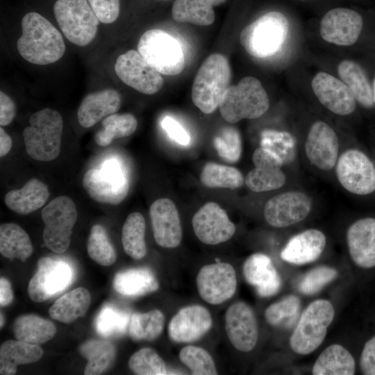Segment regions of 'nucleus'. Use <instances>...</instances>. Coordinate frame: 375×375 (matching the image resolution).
<instances>
[{
	"label": "nucleus",
	"mask_w": 375,
	"mask_h": 375,
	"mask_svg": "<svg viewBox=\"0 0 375 375\" xmlns=\"http://www.w3.org/2000/svg\"><path fill=\"white\" fill-rule=\"evenodd\" d=\"M289 29V22L283 13L269 12L242 30L240 42L250 56L269 58L282 48Z\"/></svg>",
	"instance_id": "5"
},
{
	"label": "nucleus",
	"mask_w": 375,
	"mask_h": 375,
	"mask_svg": "<svg viewBox=\"0 0 375 375\" xmlns=\"http://www.w3.org/2000/svg\"><path fill=\"white\" fill-rule=\"evenodd\" d=\"M201 183L210 188L237 189L244 183L240 171L234 167L216 162H207L200 174Z\"/></svg>",
	"instance_id": "40"
},
{
	"label": "nucleus",
	"mask_w": 375,
	"mask_h": 375,
	"mask_svg": "<svg viewBox=\"0 0 375 375\" xmlns=\"http://www.w3.org/2000/svg\"><path fill=\"white\" fill-rule=\"evenodd\" d=\"M362 25V16L358 12L346 8H336L322 17L319 33L327 42L350 46L358 40Z\"/></svg>",
	"instance_id": "18"
},
{
	"label": "nucleus",
	"mask_w": 375,
	"mask_h": 375,
	"mask_svg": "<svg viewBox=\"0 0 375 375\" xmlns=\"http://www.w3.org/2000/svg\"><path fill=\"white\" fill-rule=\"evenodd\" d=\"M260 147L277 156L283 164L292 162L296 156L295 140L288 132L264 131L261 134Z\"/></svg>",
	"instance_id": "45"
},
{
	"label": "nucleus",
	"mask_w": 375,
	"mask_h": 375,
	"mask_svg": "<svg viewBox=\"0 0 375 375\" xmlns=\"http://www.w3.org/2000/svg\"><path fill=\"white\" fill-rule=\"evenodd\" d=\"M338 272L328 266H319L308 272L299 283V290L307 295L314 294L331 282Z\"/></svg>",
	"instance_id": "49"
},
{
	"label": "nucleus",
	"mask_w": 375,
	"mask_h": 375,
	"mask_svg": "<svg viewBox=\"0 0 375 375\" xmlns=\"http://www.w3.org/2000/svg\"><path fill=\"white\" fill-rule=\"evenodd\" d=\"M335 173L341 185L352 194L367 195L375 192V166L358 149H348L339 157Z\"/></svg>",
	"instance_id": "11"
},
{
	"label": "nucleus",
	"mask_w": 375,
	"mask_h": 375,
	"mask_svg": "<svg viewBox=\"0 0 375 375\" xmlns=\"http://www.w3.org/2000/svg\"><path fill=\"white\" fill-rule=\"evenodd\" d=\"M15 116V106L12 99L4 92H0V125L5 126L12 122Z\"/></svg>",
	"instance_id": "53"
},
{
	"label": "nucleus",
	"mask_w": 375,
	"mask_h": 375,
	"mask_svg": "<svg viewBox=\"0 0 375 375\" xmlns=\"http://www.w3.org/2000/svg\"><path fill=\"white\" fill-rule=\"evenodd\" d=\"M335 315L333 304L326 299H317L310 303L303 312L290 337L293 351L307 355L323 342L329 325Z\"/></svg>",
	"instance_id": "6"
},
{
	"label": "nucleus",
	"mask_w": 375,
	"mask_h": 375,
	"mask_svg": "<svg viewBox=\"0 0 375 375\" xmlns=\"http://www.w3.org/2000/svg\"><path fill=\"white\" fill-rule=\"evenodd\" d=\"M1 322H0V325H1V328L3 326V324H4V317L2 315V312H1Z\"/></svg>",
	"instance_id": "58"
},
{
	"label": "nucleus",
	"mask_w": 375,
	"mask_h": 375,
	"mask_svg": "<svg viewBox=\"0 0 375 375\" xmlns=\"http://www.w3.org/2000/svg\"><path fill=\"white\" fill-rule=\"evenodd\" d=\"M308 160L319 169H331L338 160V138L333 128L322 121L315 122L308 131L305 142Z\"/></svg>",
	"instance_id": "20"
},
{
	"label": "nucleus",
	"mask_w": 375,
	"mask_h": 375,
	"mask_svg": "<svg viewBox=\"0 0 375 375\" xmlns=\"http://www.w3.org/2000/svg\"><path fill=\"white\" fill-rule=\"evenodd\" d=\"M172 16L177 22L199 26L210 25L215 18L213 6L207 0H176Z\"/></svg>",
	"instance_id": "38"
},
{
	"label": "nucleus",
	"mask_w": 375,
	"mask_h": 375,
	"mask_svg": "<svg viewBox=\"0 0 375 375\" xmlns=\"http://www.w3.org/2000/svg\"><path fill=\"white\" fill-rule=\"evenodd\" d=\"M212 319L208 310L200 305L180 309L168 325L169 338L178 343H190L201 338L211 328Z\"/></svg>",
	"instance_id": "22"
},
{
	"label": "nucleus",
	"mask_w": 375,
	"mask_h": 375,
	"mask_svg": "<svg viewBox=\"0 0 375 375\" xmlns=\"http://www.w3.org/2000/svg\"><path fill=\"white\" fill-rule=\"evenodd\" d=\"M269 107V97L260 81L253 76H245L237 85H229L219 108L227 122L235 124L244 119L258 118Z\"/></svg>",
	"instance_id": "4"
},
{
	"label": "nucleus",
	"mask_w": 375,
	"mask_h": 375,
	"mask_svg": "<svg viewBox=\"0 0 375 375\" xmlns=\"http://www.w3.org/2000/svg\"><path fill=\"white\" fill-rule=\"evenodd\" d=\"M113 288L119 294L126 297H140L157 290L158 281L147 267L131 268L117 273Z\"/></svg>",
	"instance_id": "30"
},
{
	"label": "nucleus",
	"mask_w": 375,
	"mask_h": 375,
	"mask_svg": "<svg viewBox=\"0 0 375 375\" xmlns=\"http://www.w3.org/2000/svg\"><path fill=\"white\" fill-rule=\"evenodd\" d=\"M42 355L39 345L19 340L5 341L0 347V374H15L19 365L35 362Z\"/></svg>",
	"instance_id": "29"
},
{
	"label": "nucleus",
	"mask_w": 375,
	"mask_h": 375,
	"mask_svg": "<svg viewBox=\"0 0 375 375\" xmlns=\"http://www.w3.org/2000/svg\"><path fill=\"white\" fill-rule=\"evenodd\" d=\"M301 1H306V0H301Z\"/></svg>",
	"instance_id": "59"
},
{
	"label": "nucleus",
	"mask_w": 375,
	"mask_h": 375,
	"mask_svg": "<svg viewBox=\"0 0 375 375\" xmlns=\"http://www.w3.org/2000/svg\"><path fill=\"white\" fill-rule=\"evenodd\" d=\"M225 330L230 342L238 351H250L257 344L258 328L256 315L244 301H237L226 310Z\"/></svg>",
	"instance_id": "17"
},
{
	"label": "nucleus",
	"mask_w": 375,
	"mask_h": 375,
	"mask_svg": "<svg viewBox=\"0 0 375 375\" xmlns=\"http://www.w3.org/2000/svg\"><path fill=\"white\" fill-rule=\"evenodd\" d=\"M53 13L65 38L84 47L95 38L99 20L87 0H57Z\"/></svg>",
	"instance_id": "7"
},
{
	"label": "nucleus",
	"mask_w": 375,
	"mask_h": 375,
	"mask_svg": "<svg viewBox=\"0 0 375 375\" xmlns=\"http://www.w3.org/2000/svg\"><path fill=\"white\" fill-rule=\"evenodd\" d=\"M213 144L218 155L224 160L235 163L240 160L242 151V139L235 128H222L214 138Z\"/></svg>",
	"instance_id": "48"
},
{
	"label": "nucleus",
	"mask_w": 375,
	"mask_h": 375,
	"mask_svg": "<svg viewBox=\"0 0 375 375\" xmlns=\"http://www.w3.org/2000/svg\"><path fill=\"white\" fill-rule=\"evenodd\" d=\"M101 125L102 128L94 135V141L99 146L106 147L115 139L132 135L137 128L138 121L131 113H114L105 117Z\"/></svg>",
	"instance_id": "39"
},
{
	"label": "nucleus",
	"mask_w": 375,
	"mask_h": 375,
	"mask_svg": "<svg viewBox=\"0 0 375 375\" xmlns=\"http://www.w3.org/2000/svg\"><path fill=\"white\" fill-rule=\"evenodd\" d=\"M12 139L10 136L3 129L0 128V156L3 157L8 153L12 147Z\"/></svg>",
	"instance_id": "55"
},
{
	"label": "nucleus",
	"mask_w": 375,
	"mask_h": 375,
	"mask_svg": "<svg viewBox=\"0 0 375 375\" xmlns=\"http://www.w3.org/2000/svg\"><path fill=\"white\" fill-rule=\"evenodd\" d=\"M0 253L7 258L25 261L33 253V246L27 233L15 223L0 226Z\"/></svg>",
	"instance_id": "36"
},
{
	"label": "nucleus",
	"mask_w": 375,
	"mask_h": 375,
	"mask_svg": "<svg viewBox=\"0 0 375 375\" xmlns=\"http://www.w3.org/2000/svg\"><path fill=\"white\" fill-rule=\"evenodd\" d=\"M73 276V269L67 262L42 257L38 260L37 270L29 281L28 296L34 302L45 301L69 286Z\"/></svg>",
	"instance_id": "12"
},
{
	"label": "nucleus",
	"mask_w": 375,
	"mask_h": 375,
	"mask_svg": "<svg viewBox=\"0 0 375 375\" xmlns=\"http://www.w3.org/2000/svg\"><path fill=\"white\" fill-rule=\"evenodd\" d=\"M57 332L50 320L37 315L18 317L13 323V333L17 340L39 345L51 340Z\"/></svg>",
	"instance_id": "33"
},
{
	"label": "nucleus",
	"mask_w": 375,
	"mask_h": 375,
	"mask_svg": "<svg viewBox=\"0 0 375 375\" xmlns=\"http://www.w3.org/2000/svg\"><path fill=\"white\" fill-rule=\"evenodd\" d=\"M360 367L363 374L375 375V335L364 345L360 358Z\"/></svg>",
	"instance_id": "52"
},
{
	"label": "nucleus",
	"mask_w": 375,
	"mask_h": 375,
	"mask_svg": "<svg viewBox=\"0 0 375 375\" xmlns=\"http://www.w3.org/2000/svg\"><path fill=\"white\" fill-rule=\"evenodd\" d=\"M115 72L124 83L145 94H156L163 85L161 74L138 51L131 49L119 55Z\"/></svg>",
	"instance_id": "13"
},
{
	"label": "nucleus",
	"mask_w": 375,
	"mask_h": 375,
	"mask_svg": "<svg viewBox=\"0 0 375 375\" xmlns=\"http://www.w3.org/2000/svg\"><path fill=\"white\" fill-rule=\"evenodd\" d=\"M49 197L48 187L38 179L31 178L22 188L8 192L4 202L13 212L27 215L43 206Z\"/></svg>",
	"instance_id": "28"
},
{
	"label": "nucleus",
	"mask_w": 375,
	"mask_h": 375,
	"mask_svg": "<svg viewBox=\"0 0 375 375\" xmlns=\"http://www.w3.org/2000/svg\"><path fill=\"white\" fill-rule=\"evenodd\" d=\"M356 363L352 355L342 345L333 344L326 348L315 362L313 375H353Z\"/></svg>",
	"instance_id": "32"
},
{
	"label": "nucleus",
	"mask_w": 375,
	"mask_h": 375,
	"mask_svg": "<svg viewBox=\"0 0 375 375\" xmlns=\"http://www.w3.org/2000/svg\"><path fill=\"white\" fill-rule=\"evenodd\" d=\"M165 317L159 310L148 312H134L131 315L128 333L135 341H152L158 338L164 328Z\"/></svg>",
	"instance_id": "41"
},
{
	"label": "nucleus",
	"mask_w": 375,
	"mask_h": 375,
	"mask_svg": "<svg viewBox=\"0 0 375 375\" xmlns=\"http://www.w3.org/2000/svg\"><path fill=\"white\" fill-rule=\"evenodd\" d=\"M212 6H217L226 2V0H207Z\"/></svg>",
	"instance_id": "56"
},
{
	"label": "nucleus",
	"mask_w": 375,
	"mask_h": 375,
	"mask_svg": "<svg viewBox=\"0 0 375 375\" xmlns=\"http://www.w3.org/2000/svg\"><path fill=\"white\" fill-rule=\"evenodd\" d=\"M77 216L74 202L67 196L53 199L43 208L41 212L44 224L42 238L49 249L62 253L69 248Z\"/></svg>",
	"instance_id": "8"
},
{
	"label": "nucleus",
	"mask_w": 375,
	"mask_h": 375,
	"mask_svg": "<svg viewBox=\"0 0 375 375\" xmlns=\"http://www.w3.org/2000/svg\"><path fill=\"white\" fill-rule=\"evenodd\" d=\"M231 69L222 54L210 55L199 67L192 87V100L204 114H211L219 108L229 87Z\"/></svg>",
	"instance_id": "2"
},
{
	"label": "nucleus",
	"mask_w": 375,
	"mask_h": 375,
	"mask_svg": "<svg viewBox=\"0 0 375 375\" xmlns=\"http://www.w3.org/2000/svg\"><path fill=\"white\" fill-rule=\"evenodd\" d=\"M312 199L300 191H288L269 199L264 207V217L272 226L284 228L304 219L312 209Z\"/></svg>",
	"instance_id": "15"
},
{
	"label": "nucleus",
	"mask_w": 375,
	"mask_h": 375,
	"mask_svg": "<svg viewBox=\"0 0 375 375\" xmlns=\"http://www.w3.org/2000/svg\"><path fill=\"white\" fill-rule=\"evenodd\" d=\"M311 87L319 101L331 112L348 115L355 110L356 100L342 80L320 72L312 78Z\"/></svg>",
	"instance_id": "23"
},
{
	"label": "nucleus",
	"mask_w": 375,
	"mask_h": 375,
	"mask_svg": "<svg viewBox=\"0 0 375 375\" xmlns=\"http://www.w3.org/2000/svg\"><path fill=\"white\" fill-rule=\"evenodd\" d=\"M99 22L111 24L116 21L120 12L119 0H87Z\"/></svg>",
	"instance_id": "50"
},
{
	"label": "nucleus",
	"mask_w": 375,
	"mask_h": 375,
	"mask_svg": "<svg viewBox=\"0 0 375 375\" xmlns=\"http://www.w3.org/2000/svg\"><path fill=\"white\" fill-rule=\"evenodd\" d=\"M91 303L90 292L77 288L58 299L49 309V316L65 324H71L83 317Z\"/></svg>",
	"instance_id": "31"
},
{
	"label": "nucleus",
	"mask_w": 375,
	"mask_h": 375,
	"mask_svg": "<svg viewBox=\"0 0 375 375\" xmlns=\"http://www.w3.org/2000/svg\"><path fill=\"white\" fill-rule=\"evenodd\" d=\"M338 73L362 106L370 108L374 105L372 87L359 64L351 60H344L338 65Z\"/></svg>",
	"instance_id": "34"
},
{
	"label": "nucleus",
	"mask_w": 375,
	"mask_h": 375,
	"mask_svg": "<svg viewBox=\"0 0 375 375\" xmlns=\"http://www.w3.org/2000/svg\"><path fill=\"white\" fill-rule=\"evenodd\" d=\"M21 26L22 34L17 48L26 61L45 65L58 61L64 55L65 44L61 33L42 15L36 12L26 13Z\"/></svg>",
	"instance_id": "1"
},
{
	"label": "nucleus",
	"mask_w": 375,
	"mask_h": 375,
	"mask_svg": "<svg viewBox=\"0 0 375 375\" xmlns=\"http://www.w3.org/2000/svg\"><path fill=\"white\" fill-rule=\"evenodd\" d=\"M254 168L248 172L244 183L254 192H263L281 188L286 176L282 167L283 161L275 154L263 147L257 148L252 156Z\"/></svg>",
	"instance_id": "19"
},
{
	"label": "nucleus",
	"mask_w": 375,
	"mask_h": 375,
	"mask_svg": "<svg viewBox=\"0 0 375 375\" xmlns=\"http://www.w3.org/2000/svg\"><path fill=\"white\" fill-rule=\"evenodd\" d=\"M161 124L163 129L173 140L183 146L190 144V135L180 124L172 117L166 116L163 118Z\"/></svg>",
	"instance_id": "51"
},
{
	"label": "nucleus",
	"mask_w": 375,
	"mask_h": 375,
	"mask_svg": "<svg viewBox=\"0 0 375 375\" xmlns=\"http://www.w3.org/2000/svg\"><path fill=\"white\" fill-rule=\"evenodd\" d=\"M78 351L88 360L85 375L102 374L112 365L116 355L115 346L107 340H88L80 345Z\"/></svg>",
	"instance_id": "35"
},
{
	"label": "nucleus",
	"mask_w": 375,
	"mask_h": 375,
	"mask_svg": "<svg viewBox=\"0 0 375 375\" xmlns=\"http://www.w3.org/2000/svg\"><path fill=\"white\" fill-rule=\"evenodd\" d=\"M242 272L246 281L262 297L276 294L281 287V277L272 260L265 254L256 253L249 256L243 264Z\"/></svg>",
	"instance_id": "25"
},
{
	"label": "nucleus",
	"mask_w": 375,
	"mask_h": 375,
	"mask_svg": "<svg viewBox=\"0 0 375 375\" xmlns=\"http://www.w3.org/2000/svg\"><path fill=\"white\" fill-rule=\"evenodd\" d=\"M326 239L323 232L311 228L292 237L281 252V258L294 265H304L316 260L322 253Z\"/></svg>",
	"instance_id": "26"
},
{
	"label": "nucleus",
	"mask_w": 375,
	"mask_h": 375,
	"mask_svg": "<svg viewBox=\"0 0 375 375\" xmlns=\"http://www.w3.org/2000/svg\"><path fill=\"white\" fill-rule=\"evenodd\" d=\"M192 224L197 238L210 245L228 241L236 230L225 210L215 202L203 205L194 215Z\"/></svg>",
	"instance_id": "16"
},
{
	"label": "nucleus",
	"mask_w": 375,
	"mask_h": 375,
	"mask_svg": "<svg viewBox=\"0 0 375 375\" xmlns=\"http://www.w3.org/2000/svg\"><path fill=\"white\" fill-rule=\"evenodd\" d=\"M153 237L158 245L163 248L177 247L182 240V227L178 210L169 199L156 200L150 206Z\"/></svg>",
	"instance_id": "21"
},
{
	"label": "nucleus",
	"mask_w": 375,
	"mask_h": 375,
	"mask_svg": "<svg viewBox=\"0 0 375 375\" xmlns=\"http://www.w3.org/2000/svg\"><path fill=\"white\" fill-rule=\"evenodd\" d=\"M196 283L198 292L204 301L212 305L221 304L235 292V271L227 262L206 265L198 272Z\"/></svg>",
	"instance_id": "14"
},
{
	"label": "nucleus",
	"mask_w": 375,
	"mask_h": 375,
	"mask_svg": "<svg viewBox=\"0 0 375 375\" xmlns=\"http://www.w3.org/2000/svg\"><path fill=\"white\" fill-rule=\"evenodd\" d=\"M351 258L358 267H375V218L365 217L353 222L347 232Z\"/></svg>",
	"instance_id": "24"
},
{
	"label": "nucleus",
	"mask_w": 375,
	"mask_h": 375,
	"mask_svg": "<svg viewBox=\"0 0 375 375\" xmlns=\"http://www.w3.org/2000/svg\"><path fill=\"white\" fill-rule=\"evenodd\" d=\"M13 301V292L10 281L5 277L0 278V306L5 307Z\"/></svg>",
	"instance_id": "54"
},
{
	"label": "nucleus",
	"mask_w": 375,
	"mask_h": 375,
	"mask_svg": "<svg viewBox=\"0 0 375 375\" xmlns=\"http://www.w3.org/2000/svg\"><path fill=\"white\" fill-rule=\"evenodd\" d=\"M145 228L144 217L138 212L129 214L124 223L122 231L123 249L133 259L140 260L147 253Z\"/></svg>",
	"instance_id": "37"
},
{
	"label": "nucleus",
	"mask_w": 375,
	"mask_h": 375,
	"mask_svg": "<svg viewBox=\"0 0 375 375\" xmlns=\"http://www.w3.org/2000/svg\"><path fill=\"white\" fill-rule=\"evenodd\" d=\"M128 367L138 375L167 374L165 361L151 348H143L132 354L128 360Z\"/></svg>",
	"instance_id": "47"
},
{
	"label": "nucleus",
	"mask_w": 375,
	"mask_h": 375,
	"mask_svg": "<svg viewBox=\"0 0 375 375\" xmlns=\"http://www.w3.org/2000/svg\"><path fill=\"white\" fill-rule=\"evenodd\" d=\"M372 91H373L374 103L375 104V78H374V81H373Z\"/></svg>",
	"instance_id": "57"
},
{
	"label": "nucleus",
	"mask_w": 375,
	"mask_h": 375,
	"mask_svg": "<svg viewBox=\"0 0 375 375\" xmlns=\"http://www.w3.org/2000/svg\"><path fill=\"white\" fill-rule=\"evenodd\" d=\"M138 51L161 74L174 76L185 67V56L179 42L160 29H150L140 37Z\"/></svg>",
	"instance_id": "9"
},
{
	"label": "nucleus",
	"mask_w": 375,
	"mask_h": 375,
	"mask_svg": "<svg viewBox=\"0 0 375 375\" xmlns=\"http://www.w3.org/2000/svg\"><path fill=\"white\" fill-rule=\"evenodd\" d=\"M30 125L23 131L27 154L39 161L56 158L61 147L63 120L56 110L46 108L34 112L29 119Z\"/></svg>",
	"instance_id": "3"
},
{
	"label": "nucleus",
	"mask_w": 375,
	"mask_h": 375,
	"mask_svg": "<svg viewBox=\"0 0 375 375\" xmlns=\"http://www.w3.org/2000/svg\"><path fill=\"white\" fill-rule=\"evenodd\" d=\"M82 184L93 200L111 205L120 203L129 190L128 178L115 160L106 161L101 170H88L83 177Z\"/></svg>",
	"instance_id": "10"
},
{
	"label": "nucleus",
	"mask_w": 375,
	"mask_h": 375,
	"mask_svg": "<svg viewBox=\"0 0 375 375\" xmlns=\"http://www.w3.org/2000/svg\"><path fill=\"white\" fill-rule=\"evenodd\" d=\"M87 251L90 258L101 266H110L117 258L115 248L105 228L99 224H95L90 228Z\"/></svg>",
	"instance_id": "44"
},
{
	"label": "nucleus",
	"mask_w": 375,
	"mask_h": 375,
	"mask_svg": "<svg viewBox=\"0 0 375 375\" xmlns=\"http://www.w3.org/2000/svg\"><path fill=\"white\" fill-rule=\"evenodd\" d=\"M300 310V299L291 294L269 306L265 311V317L273 326L290 328L298 322Z\"/></svg>",
	"instance_id": "43"
},
{
	"label": "nucleus",
	"mask_w": 375,
	"mask_h": 375,
	"mask_svg": "<svg viewBox=\"0 0 375 375\" xmlns=\"http://www.w3.org/2000/svg\"><path fill=\"white\" fill-rule=\"evenodd\" d=\"M130 319L126 311L107 303L95 319V329L99 335L106 338L120 336L126 333Z\"/></svg>",
	"instance_id": "42"
},
{
	"label": "nucleus",
	"mask_w": 375,
	"mask_h": 375,
	"mask_svg": "<svg viewBox=\"0 0 375 375\" xmlns=\"http://www.w3.org/2000/svg\"><path fill=\"white\" fill-rule=\"evenodd\" d=\"M120 106L121 96L114 89L88 94L78 107V123L84 128L92 127L103 118L115 113Z\"/></svg>",
	"instance_id": "27"
},
{
	"label": "nucleus",
	"mask_w": 375,
	"mask_h": 375,
	"mask_svg": "<svg viewBox=\"0 0 375 375\" xmlns=\"http://www.w3.org/2000/svg\"><path fill=\"white\" fill-rule=\"evenodd\" d=\"M178 356L194 375L217 374L212 356L203 348L187 345L181 349Z\"/></svg>",
	"instance_id": "46"
}]
</instances>
